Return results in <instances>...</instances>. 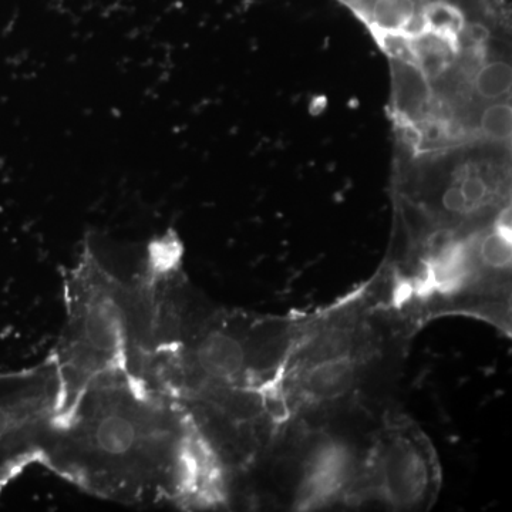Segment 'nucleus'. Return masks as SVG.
<instances>
[{
	"label": "nucleus",
	"instance_id": "3",
	"mask_svg": "<svg viewBox=\"0 0 512 512\" xmlns=\"http://www.w3.org/2000/svg\"><path fill=\"white\" fill-rule=\"evenodd\" d=\"M441 484L440 458L430 437L410 417L387 414L359 461L345 507L426 511L439 500Z\"/></svg>",
	"mask_w": 512,
	"mask_h": 512
},
{
	"label": "nucleus",
	"instance_id": "6",
	"mask_svg": "<svg viewBox=\"0 0 512 512\" xmlns=\"http://www.w3.org/2000/svg\"><path fill=\"white\" fill-rule=\"evenodd\" d=\"M473 89L477 96L487 101L501 100L510 93L511 67L501 62L485 63L473 76Z\"/></svg>",
	"mask_w": 512,
	"mask_h": 512
},
{
	"label": "nucleus",
	"instance_id": "7",
	"mask_svg": "<svg viewBox=\"0 0 512 512\" xmlns=\"http://www.w3.org/2000/svg\"><path fill=\"white\" fill-rule=\"evenodd\" d=\"M512 113L510 103L497 101L485 107L478 126L483 134L491 140H507L511 134Z\"/></svg>",
	"mask_w": 512,
	"mask_h": 512
},
{
	"label": "nucleus",
	"instance_id": "2",
	"mask_svg": "<svg viewBox=\"0 0 512 512\" xmlns=\"http://www.w3.org/2000/svg\"><path fill=\"white\" fill-rule=\"evenodd\" d=\"M140 258V256H138ZM124 271L96 238H87L64 278V325L50 353L59 377L56 419L94 377L128 369L137 325L136 269Z\"/></svg>",
	"mask_w": 512,
	"mask_h": 512
},
{
	"label": "nucleus",
	"instance_id": "4",
	"mask_svg": "<svg viewBox=\"0 0 512 512\" xmlns=\"http://www.w3.org/2000/svg\"><path fill=\"white\" fill-rule=\"evenodd\" d=\"M357 467L359 460L345 441L322 437L303 460L293 507L313 511L345 505Z\"/></svg>",
	"mask_w": 512,
	"mask_h": 512
},
{
	"label": "nucleus",
	"instance_id": "1",
	"mask_svg": "<svg viewBox=\"0 0 512 512\" xmlns=\"http://www.w3.org/2000/svg\"><path fill=\"white\" fill-rule=\"evenodd\" d=\"M37 463L93 497L181 510L227 507L234 480L183 404L128 369L84 387Z\"/></svg>",
	"mask_w": 512,
	"mask_h": 512
},
{
	"label": "nucleus",
	"instance_id": "5",
	"mask_svg": "<svg viewBox=\"0 0 512 512\" xmlns=\"http://www.w3.org/2000/svg\"><path fill=\"white\" fill-rule=\"evenodd\" d=\"M433 96L430 83L419 67L403 64L394 72V101L404 116L419 114Z\"/></svg>",
	"mask_w": 512,
	"mask_h": 512
}]
</instances>
